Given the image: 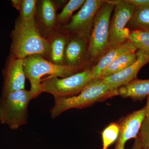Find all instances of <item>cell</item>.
I'll use <instances>...</instances> for the list:
<instances>
[{
    "instance_id": "obj_21",
    "label": "cell",
    "mask_w": 149,
    "mask_h": 149,
    "mask_svg": "<svg viewBox=\"0 0 149 149\" xmlns=\"http://www.w3.org/2000/svg\"><path fill=\"white\" fill-rule=\"evenodd\" d=\"M85 1V0L69 1L57 16V22L63 23L69 19L75 11L83 6Z\"/></svg>"
},
{
    "instance_id": "obj_20",
    "label": "cell",
    "mask_w": 149,
    "mask_h": 149,
    "mask_svg": "<svg viewBox=\"0 0 149 149\" xmlns=\"http://www.w3.org/2000/svg\"><path fill=\"white\" fill-rule=\"evenodd\" d=\"M119 131L120 128L118 123H112L104 129L102 133V149H108L110 146L117 141Z\"/></svg>"
},
{
    "instance_id": "obj_7",
    "label": "cell",
    "mask_w": 149,
    "mask_h": 149,
    "mask_svg": "<svg viewBox=\"0 0 149 149\" xmlns=\"http://www.w3.org/2000/svg\"><path fill=\"white\" fill-rule=\"evenodd\" d=\"M111 1L115 6L110 23L109 50L128 41L130 32L126 26L132 18L136 8L128 0Z\"/></svg>"
},
{
    "instance_id": "obj_22",
    "label": "cell",
    "mask_w": 149,
    "mask_h": 149,
    "mask_svg": "<svg viewBox=\"0 0 149 149\" xmlns=\"http://www.w3.org/2000/svg\"><path fill=\"white\" fill-rule=\"evenodd\" d=\"M37 1L36 0H22L19 10V18L23 21L35 19L37 13Z\"/></svg>"
},
{
    "instance_id": "obj_14",
    "label": "cell",
    "mask_w": 149,
    "mask_h": 149,
    "mask_svg": "<svg viewBox=\"0 0 149 149\" xmlns=\"http://www.w3.org/2000/svg\"><path fill=\"white\" fill-rule=\"evenodd\" d=\"M56 5L53 1L42 0L37 2V14L39 22L46 32L52 34L57 22Z\"/></svg>"
},
{
    "instance_id": "obj_11",
    "label": "cell",
    "mask_w": 149,
    "mask_h": 149,
    "mask_svg": "<svg viewBox=\"0 0 149 149\" xmlns=\"http://www.w3.org/2000/svg\"><path fill=\"white\" fill-rule=\"evenodd\" d=\"M137 59L133 64L122 71L102 78L113 90H116L136 79L137 74L144 65L149 63V57L143 51H136Z\"/></svg>"
},
{
    "instance_id": "obj_24",
    "label": "cell",
    "mask_w": 149,
    "mask_h": 149,
    "mask_svg": "<svg viewBox=\"0 0 149 149\" xmlns=\"http://www.w3.org/2000/svg\"><path fill=\"white\" fill-rule=\"evenodd\" d=\"M136 7L149 5V0H128Z\"/></svg>"
},
{
    "instance_id": "obj_18",
    "label": "cell",
    "mask_w": 149,
    "mask_h": 149,
    "mask_svg": "<svg viewBox=\"0 0 149 149\" xmlns=\"http://www.w3.org/2000/svg\"><path fill=\"white\" fill-rule=\"evenodd\" d=\"M128 25L134 29L149 32V5L136 7Z\"/></svg>"
},
{
    "instance_id": "obj_9",
    "label": "cell",
    "mask_w": 149,
    "mask_h": 149,
    "mask_svg": "<svg viewBox=\"0 0 149 149\" xmlns=\"http://www.w3.org/2000/svg\"><path fill=\"white\" fill-rule=\"evenodd\" d=\"M146 112V105L143 108L133 111L120 119L118 122L120 128L119 136L114 149H125L127 141L137 138Z\"/></svg>"
},
{
    "instance_id": "obj_28",
    "label": "cell",
    "mask_w": 149,
    "mask_h": 149,
    "mask_svg": "<svg viewBox=\"0 0 149 149\" xmlns=\"http://www.w3.org/2000/svg\"><path fill=\"white\" fill-rule=\"evenodd\" d=\"M142 149H149V148H142Z\"/></svg>"
},
{
    "instance_id": "obj_15",
    "label": "cell",
    "mask_w": 149,
    "mask_h": 149,
    "mask_svg": "<svg viewBox=\"0 0 149 149\" xmlns=\"http://www.w3.org/2000/svg\"><path fill=\"white\" fill-rule=\"evenodd\" d=\"M117 95L130 98L134 100H143L149 97V79H135L117 90Z\"/></svg>"
},
{
    "instance_id": "obj_19",
    "label": "cell",
    "mask_w": 149,
    "mask_h": 149,
    "mask_svg": "<svg viewBox=\"0 0 149 149\" xmlns=\"http://www.w3.org/2000/svg\"><path fill=\"white\" fill-rule=\"evenodd\" d=\"M128 41L137 50L145 52H149V32L141 29H134L129 33Z\"/></svg>"
},
{
    "instance_id": "obj_12",
    "label": "cell",
    "mask_w": 149,
    "mask_h": 149,
    "mask_svg": "<svg viewBox=\"0 0 149 149\" xmlns=\"http://www.w3.org/2000/svg\"><path fill=\"white\" fill-rule=\"evenodd\" d=\"M90 60L88 43L74 36L68 40L65 52V65L80 70Z\"/></svg>"
},
{
    "instance_id": "obj_13",
    "label": "cell",
    "mask_w": 149,
    "mask_h": 149,
    "mask_svg": "<svg viewBox=\"0 0 149 149\" xmlns=\"http://www.w3.org/2000/svg\"><path fill=\"white\" fill-rule=\"evenodd\" d=\"M137 51V49L132 43L128 41L110 49L100 58L97 64L91 68V75L93 79L100 78L104 71L119 56L127 53Z\"/></svg>"
},
{
    "instance_id": "obj_16",
    "label": "cell",
    "mask_w": 149,
    "mask_h": 149,
    "mask_svg": "<svg viewBox=\"0 0 149 149\" xmlns=\"http://www.w3.org/2000/svg\"><path fill=\"white\" fill-rule=\"evenodd\" d=\"M49 42L48 61L57 65H65L64 55L68 39L64 35L53 34Z\"/></svg>"
},
{
    "instance_id": "obj_25",
    "label": "cell",
    "mask_w": 149,
    "mask_h": 149,
    "mask_svg": "<svg viewBox=\"0 0 149 149\" xmlns=\"http://www.w3.org/2000/svg\"><path fill=\"white\" fill-rule=\"evenodd\" d=\"M143 148L142 143L139 136L135 139V142L133 144V147L131 149H142Z\"/></svg>"
},
{
    "instance_id": "obj_3",
    "label": "cell",
    "mask_w": 149,
    "mask_h": 149,
    "mask_svg": "<svg viewBox=\"0 0 149 149\" xmlns=\"http://www.w3.org/2000/svg\"><path fill=\"white\" fill-rule=\"evenodd\" d=\"M23 63L25 76L30 82V91L34 99L42 93L41 80L44 76L48 75L64 78L75 74L80 70L66 65H57L37 55L23 59Z\"/></svg>"
},
{
    "instance_id": "obj_10",
    "label": "cell",
    "mask_w": 149,
    "mask_h": 149,
    "mask_svg": "<svg viewBox=\"0 0 149 149\" xmlns=\"http://www.w3.org/2000/svg\"><path fill=\"white\" fill-rule=\"evenodd\" d=\"M4 77L2 95L24 89L25 78L23 59L11 54L3 71Z\"/></svg>"
},
{
    "instance_id": "obj_8",
    "label": "cell",
    "mask_w": 149,
    "mask_h": 149,
    "mask_svg": "<svg viewBox=\"0 0 149 149\" xmlns=\"http://www.w3.org/2000/svg\"><path fill=\"white\" fill-rule=\"evenodd\" d=\"M102 0H86L83 6L68 23L60 26L61 30L72 33L89 42L94 19L104 2Z\"/></svg>"
},
{
    "instance_id": "obj_23",
    "label": "cell",
    "mask_w": 149,
    "mask_h": 149,
    "mask_svg": "<svg viewBox=\"0 0 149 149\" xmlns=\"http://www.w3.org/2000/svg\"><path fill=\"white\" fill-rule=\"evenodd\" d=\"M147 112L138 136L142 143L143 148H149V97H147Z\"/></svg>"
},
{
    "instance_id": "obj_4",
    "label": "cell",
    "mask_w": 149,
    "mask_h": 149,
    "mask_svg": "<svg viewBox=\"0 0 149 149\" xmlns=\"http://www.w3.org/2000/svg\"><path fill=\"white\" fill-rule=\"evenodd\" d=\"M34 99L30 91L19 90L2 95L0 98V122L13 130L26 125L28 106Z\"/></svg>"
},
{
    "instance_id": "obj_1",
    "label": "cell",
    "mask_w": 149,
    "mask_h": 149,
    "mask_svg": "<svg viewBox=\"0 0 149 149\" xmlns=\"http://www.w3.org/2000/svg\"><path fill=\"white\" fill-rule=\"evenodd\" d=\"M11 35V53L15 57L23 59L34 55L47 56L49 40L40 34L35 19L23 21L19 18Z\"/></svg>"
},
{
    "instance_id": "obj_6",
    "label": "cell",
    "mask_w": 149,
    "mask_h": 149,
    "mask_svg": "<svg viewBox=\"0 0 149 149\" xmlns=\"http://www.w3.org/2000/svg\"><path fill=\"white\" fill-rule=\"evenodd\" d=\"M93 80L89 68L64 78L48 76L41 80L42 93H50L54 99L72 97L79 94Z\"/></svg>"
},
{
    "instance_id": "obj_17",
    "label": "cell",
    "mask_w": 149,
    "mask_h": 149,
    "mask_svg": "<svg viewBox=\"0 0 149 149\" xmlns=\"http://www.w3.org/2000/svg\"><path fill=\"white\" fill-rule=\"evenodd\" d=\"M136 52L121 55L113 61L104 71L100 78H104L122 71L137 60Z\"/></svg>"
},
{
    "instance_id": "obj_5",
    "label": "cell",
    "mask_w": 149,
    "mask_h": 149,
    "mask_svg": "<svg viewBox=\"0 0 149 149\" xmlns=\"http://www.w3.org/2000/svg\"><path fill=\"white\" fill-rule=\"evenodd\" d=\"M114 6L111 1H104L96 13L88 42L91 60L100 58L109 50L110 23Z\"/></svg>"
},
{
    "instance_id": "obj_26",
    "label": "cell",
    "mask_w": 149,
    "mask_h": 149,
    "mask_svg": "<svg viewBox=\"0 0 149 149\" xmlns=\"http://www.w3.org/2000/svg\"><path fill=\"white\" fill-rule=\"evenodd\" d=\"M11 1L13 6L17 10L19 11L20 10V7H21L22 0H12Z\"/></svg>"
},
{
    "instance_id": "obj_2",
    "label": "cell",
    "mask_w": 149,
    "mask_h": 149,
    "mask_svg": "<svg viewBox=\"0 0 149 149\" xmlns=\"http://www.w3.org/2000/svg\"><path fill=\"white\" fill-rule=\"evenodd\" d=\"M116 95L117 90L111 89L103 79H93L78 95L68 97L54 99V105L50 112L51 116L54 119L68 110L84 108L97 102Z\"/></svg>"
},
{
    "instance_id": "obj_27",
    "label": "cell",
    "mask_w": 149,
    "mask_h": 149,
    "mask_svg": "<svg viewBox=\"0 0 149 149\" xmlns=\"http://www.w3.org/2000/svg\"><path fill=\"white\" fill-rule=\"evenodd\" d=\"M144 53H145V54L146 55L148 56L149 57V52H144Z\"/></svg>"
}]
</instances>
